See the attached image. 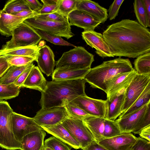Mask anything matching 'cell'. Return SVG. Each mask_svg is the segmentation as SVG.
I'll return each mask as SVG.
<instances>
[{"label":"cell","instance_id":"cell-1","mask_svg":"<svg viewBox=\"0 0 150 150\" xmlns=\"http://www.w3.org/2000/svg\"><path fill=\"white\" fill-rule=\"evenodd\" d=\"M114 57L137 58L150 52V32L137 21L123 19L108 26L103 33Z\"/></svg>","mask_w":150,"mask_h":150},{"label":"cell","instance_id":"cell-2","mask_svg":"<svg viewBox=\"0 0 150 150\" xmlns=\"http://www.w3.org/2000/svg\"><path fill=\"white\" fill-rule=\"evenodd\" d=\"M86 83L84 79L47 81L45 89L41 92V109L64 107L78 97L86 95Z\"/></svg>","mask_w":150,"mask_h":150},{"label":"cell","instance_id":"cell-3","mask_svg":"<svg viewBox=\"0 0 150 150\" xmlns=\"http://www.w3.org/2000/svg\"><path fill=\"white\" fill-rule=\"evenodd\" d=\"M133 69L129 59L119 57L91 68L84 79L92 88L101 89L106 93L108 85L114 77Z\"/></svg>","mask_w":150,"mask_h":150},{"label":"cell","instance_id":"cell-4","mask_svg":"<svg viewBox=\"0 0 150 150\" xmlns=\"http://www.w3.org/2000/svg\"><path fill=\"white\" fill-rule=\"evenodd\" d=\"M13 111L8 103L0 100V146L7 150H23L13 131L12 117Z\"/></svg>","mask_w":150,"mask_h":150},{"label":"cell","instance_id":"cell-5","mask_svg":"<svg viewBox=\"0 0 150 150\" xmlns=\"http://www.w3.org/2000/svg\"><path fill=\"white\" fill-rule=\"evenodd\" d=\"M93 55L81 46H76L64 52L55 62L56 69H91Z\"/></svg>","mask_w":150,"mask_h":150},{"label":"cell","instance_id":"cell-6","mask_svg":"<svg viewBox=\"0 0 150 150\" xmlns=\"http://www.w3.org/2000/svg\"><path fill=\"white\" fill-rule=\"evenodd\" d=\"M10 40L1 49H7L37 45L41 38L35 29L23 22L14 30Z\"/></svg>","mask_w":150,"mask_h":150},{"label":"cell","instance_id":"cell-7","mask_svg":"<svg viewBox=\"0 0 150 150\" xmlns=\"http://www.w3.org/2000/svg\"><path fill=\"white\" fill-rule=\"evenodd\" d=\"M23 22L33 29L44 31L52 35L64 37L68 39L74 35L69 21L57 22L33 17L25 20Z\"/></svg>","mask_w":150,"mask_h":150},{"label":"cell","instance_id":"cell-8","mask_svg":"<svg viewBox=\"0 0 150 150\" xmlns=\"http://www.w3.org/2000/svg\"><path fill=\"white\" fill-rule=\"evenodd\" d=\"M62 124L79 144L81 149L96 141L82 120L68 117L63 120Z\"/></svg>","mask_w":150,"mask_h":150},{"label":"cell","instance_id":"cell-9","mask_svg":"<svg viewBox=\"0 0 150 150\" xmlns=\"http://www.w3.org/2000/svg\"><path fill=\"white\" fill-rule=\"evenodd\" d=\"M150 82V74H137L126 88L121 114L133 103Z\"/></svg>","mask_w":150,"mask_h":150},{"label":"cell","instance_id":"cell-10","mask_svg":"<svg viewBox=\"0 0 150 150\" xmlns=\"http://www.w3.org/2000/svg\"><path fill=\"white\" fill-rule=\"evenodd\" d=\"M68 117L64 107H55L41 109L33 118L35 122L41 127L55 125L61 123Z\"/></svg>","mask_w":150,"mask_h":150},{"label":"cell","instance_id":"cell-11","mask_svg":"<svg viewBox=\"0 0 150 150\" xmlns=\"http://www.w3.org/2000/svg\"><path fill=\"white\" fill-rule=\"evenodd\" d=\"M72 101L90 115L105 118L106 100L93 98L86 95L78 97Z\"/></svg>","mask_w":150,"mask_h":150},{"label":"cell","instance_id":"cell-12","mask_svg":"<svg viewBox=\"0 0 150 150\" xmlns=\"http://www.w3.org/2000/svg\"><path fill=\"white\" fill-rule=\"evenodd\" d=\"M12 125L14 134L20 142L26 135L43 129L31 118L13 112L12 117Z\"/></svg>","mask_w":150,"mask_h":150},{"label":"cell","instance_id":"cell-13","mask_svg":"<svg viewBox=\"0 0 150 150\" xmlns=\"http://www.w3.org/2000/svg\"><path fill=\"white\" fill-rule=\"evenodd\" d=\"M150 113V102L126 115L116 120L122 133H131L146 115Z\"/></svg>","mask_w":150,"mask_h":150},{"label":"cell","instance_id":"cell-14","mask_svg":"<svg viewBox=\"0 0 150 150\" xmlns=\"http://www.w3.org/2000/svg\"><path fill=\"white\" fill-rule=\"evenodd\" d=\"M81 36L86 44L94 48L100 57L103 58L114 57L102 34L94 30H87L82 32Z\"/></svg>","mask_w":150,"mask_h":150},{"label":"cell","instance_id":"cell-15","mask_svg":"<svg viewBox=\"0 0 150 150\" xmlns=\"http://www.w3.org/2000/svg\"><path fill=\"white\" fill-rule=\"evenodd\" d=\"M137 139L131 133H122L98 143L108 150H130Z\"/></svg>","mask_w":150,"mask_h":150},{"label":"cell","instance_id":"cell-16","mask_svg":"<svg viewBox=\"0 0 150 150\" xmlns=\"http://www.w3.org/2000/svg\"><path fill=\"white\" fill-rule=\"evenodd\" d=\"M68 18L71 26H76L83 29L84 31L94 30L101 23L90 14L76 9L68 15Z\"/></svg>","mask_w":150,"mask_h":150},{"label":"cell","instance_id":"cell-17","mask_svg":"<svg viewBox=\"0 0 150 150\" xmlns=\"http://www.w3.org/2000/svg\"><path fill=\"white\" fill-rule=\"evenodd\" d=\"M40 71L47 76H52L55 65L53 52L48 46L40 47L36 61Z\"/></svg>","mask_w":150,"mask_h":150},{"label":"cell","instance_id":"cell-18","mask_svg":"<svg viewBox=\"0 0 150 150\" xmlns=\"http://www.w3.org/2000/svg\"><path fill=\"white\" fill-rule=\"evenodd\" d=\"M76 9L85 12L104 23L108 18V11L98 3L89 0H77Z\"/></svg>","mask_w":150,"mask_h":150},{"label":"cell","instance_id":"cell-19","mask_svg":"<svg viewBox=\"0 0 150 150\" xmlns=\"http://www.w3.org/2000/svg\"><path fill=\"white\" fill-rule=\"evenodd\" d=\"M137 74L134 69L130 72L120 74L114 77L108 85L106 93L107 98L127 87Z\"/></svg>","mask_w":150,"mask_h":150},{"label":"cell","instance_id":"cell-20","mask_svg":"<svg viewBox=\"0 0 150 150\" xmlns=\"http://www.w3.org/2000/svg\"><path fill=\"white\" fill-rule=\"evenodd\" d=\"M127 87L122 88L110 97L107 98L106 118L115 121L121 114Z\"/></svg>","mask_w":150,"mask_h":150},{"label":"cell","instance_id":"cell-21","mask_svg":"<svg viewBox=\"0 0 150 150\" xmlns=\"http://www.w3.org/2000/svg\"><path fill=\"white\" fill-rule=\"evenodd\" d=\"M27 19L5 13L0 10V34L6 37L12 36L15 29Z\"/></svg>","mask_w":150,"mask_h":150},{"label":"cell","instance_id":"cell-22","mask_svg":"<svg viewBox=\"0 0 150 150\" xmlns=\"http://www.w3.org/2000/svg\"><path fill=\"white\" fill-rule=\"evenodd\" d=\"M48 133L65 142L71 148H80L79 144L63 126L62 123L53 126H41Z\"/></svg>","mask_w":150,"mask_h":150},{"label":"cell","instance_id":"cell-23","mask_svg":"<svg viewBox=\"0 0 150 150\" xmlns=\"http://www.w3.org/2000/svg\"><path fill=\"white\" fill-rule=\"evenodd\" d=\"M46 135V132L43 129L26 135L20 142L23 150H42Z\"/></svg>","mask_w":150,"mask_h":150},{"label":"cell","instance_id":"cell-24","mask_svg":"<svg viewBox=\"0 0 150 150\" xmlns=\"http://www.w3.org/2000/svg\"><path fill=\"white\" fill-rule=\"evenodd\" d=\"M47 81L38 66L32 68L22 87L43 91L46 87Z\"/></svg>","mask_w":150,"mask_h":150},{"label":"cell","instance_id":"cell-25","mask_svg":"<svg viewBox=\"0 0 150 150\" xmlns=\"http://www.w3.org/2000/svg\"><path fill=\"white\" fill-rule=\"evenodd\" d=\"M105 118L90 116L82 120L98 143L104 139L103 132Z\"/></svg>","mask_w":150,"mask_h":150},{"label":"cell","instance_id":"cell-26","mask_svg":"<svg viewBox=\"0 0 150 150\" xmlns=\"http://www.w3.org/2000/svg\"><path fill=\"white\" fill-rule=\"evenodd\" d=\"M91 69H56L52 75V80H72L83 79Z\"/></svg>","mask_w":150,"mask_h":150},{"label":"cell","instance_id":"cell-27","mask_svg":"<svg viewBox=\"0 0 150 150\" xmlns=\"http://www.w3.org/2000/svg\"><path fill=\"white\" fill-rule=\"evenodd\" d=\"M40 48L38 45H36L7 49H1L0 56L11 55L29 57L34 58L36 61Z\"/></svg>","mask_w":150,"mask_h":150},{"label":"cell","instance_id":"cell-28","mask_svg":"<svg viewBox=\"0 0 150 150\" xmlns=\"http://www.w3.org/2000/svg\"><path fill=\"white\" fill-rule=\"evenodd\" d=\"M150 102V82L133 103L119 117L121 118L140 108Z\"/></svg>","mask_w":150,"mask_h":150},{"label":"cell","instance_id":"cell-29","mask_svg":"<svg viewBox=\"0 0 150 150\" xmlns=\"http://www.w3.org/2000/svg\"><path fill=\"white\" fill-rule=\"evenodd\" d=\"M134 64L137 74H150V52L137 57L134 60Z\"/></svg>","mask_w":150,"mask_h":150},{"label":"cell","instance_id":"cell-30","mask_svg":"<svg viewBox=\"0 0 150 150\" xmlns=\"http://www.w3.org/2000/svg\"><path fill=\"white\" fill-rule=\"evenodd\" d=\"M29 64L22 66H11L4 75L0 79V82L6 84L14 83Z\"/></svg>","mask_w":150,"mask_h":150},{"label":"cell","instance_id":"cell-31","mask_svg":"<svg viewBox=\"0 0 150 150\" xmlns=\"http://www.w3.org/2000/svg\"><path fill=\"white\" fill-rule=\"evenodd\" d=\"M2 10L6 13L13 14L30 9L25 0H10L6 2Z\"/></svg>","mask_w":150,"mask_h":150},{"label":"cell","instance_id":"cell-32","mask_svg":"<svg viewBox=\"0 0 150 150\" xmlns=\"http://www.w3.org/2000/svg\"><path fill=\"white\" fill-rule=\"evenodd\" d=\"M134 12L139 23L143 27H149L145 8L143 0H135L133 3Z\"/></svg>","mask_w":150,"mask_h":150},{"label":"cell","instance_id":"cell-33","mask_svg":"<svg viewBox=\"0 0 150 150\" xmlns=\"http://www.w3.org/2000/svg\"><path fill=\"white\" fill-rule=\"evenodd\" d=\"M20 88L14 83L6 84L0 82V100L10 99L17 97L19 93Z\"/></svg>","mask_w":150,"mask_h":150},{"label":"cell","instance_id":"cell-34","mask_svg":"<svg viewBox=\"0 0 150 150\" xmlns=\"http://www.w3.org/2000/svg\"><path fill=\"white\" fill-rule=\"evenodd\" d=\"M122 133L119 126L115 120L105 118L103 132L104 139L112 137Z\"/></svg>","mask_w":150,"mask_h":150},{"label":"cell","instance_id":"cell-35","mask_svg":"<svg viewBox=\"0 0 150 150\" xmlns=\"http://www.w3.org/2000/svg\"><path fill=\"white\" fill-rule=\"evenodd\" d=\"M69 117L82 120L86 117L91 116L71 101L64 107Z\"/></svg>","mask_w":150,"mask_h":150},{"label":"cell","instance_id":"cell-36","mask_svg":"<svg viewBox=\"0 0 150 150\" xmlns=\"http://www.w3.org/2000/svg\"><path fill=\"white\" fill-rule=\"evenodd\" d=\"M34 29L41 37V39L45 40L54 45L66 46H71L74 47H76L74 45L65 40L61 37L52 35L44 31L38 29Z\"/></svg>","mask_w":150,"mask_h":150},{"label":"cell","instance_id":"cell-37","mask_svg":"<svg viewBox=\"0 0 150 150\" xmlns=\"http://www.w3.org/2000/svg\"><path fill=\"white\" fill-rule=\"evenodd\" d=\"M5 56L11 66H25L36 60L34 58L29 57L11 55Z\"/></svg>","mask_w":150,"mask_h":150},{"label":"cell","instance_id":"cell-38","mask_svg":"<svg viewBox=\"0 0 150 150\" xmlns=\"http://www.w3.org/2000/svg\"><path fill=\"white\" fill-rule=\"evenodd\" d=\"M77 0H59L57 12L68 16L72 11L76 9Z\"/></svg>","mask_w":150,"mask_h":150},{"label":"cell","instance_id":"cell-39","mask_svg":"<svg viewBox=\"0 0 150 150\" xmlns=\"http://www.w3.org/2000/svg\"><path fill=\"white\" fill-rule=\"evenodd\" d=\"M44 147H49L53 150H71V148L67 144L53 136L45 140Z\"/></svg>","mask_w":150,"mask_h":150},{"label":"cell","instance_id":"cell-40","mask_svg":"<svg viewBox=\"0 0 150 150\" xmlns=\"http://www.w3.org/2000/svg\"><path fill=\"white\" fill-rule=\"evenodd\" d=\"M33 17L45 20L57 22L69 21L67 16L62 15L57 12L45 14H36Z\"/></svg>","mask_w":150,"mask_h":150},{"label":"cell","instance_id":"cell-41","mask_svg":"<svg viewBox=\"0 0 150 150\" xmlns=\"http://www.w3.org/2000/svg\"><path fill=\"white\" fill-rule=\"evenodd\" d=\"M124 1V0H115L110 5L108 10V18L109 20L114 19L117 16L120 7Z\"/></svg>","mask_w":150,"mask_h":150},{"label":"cell","instance_id":"cell-42","mask_svg":"<svg viewBox=\"0 0 150 150\" xmlns=\"http://www.w3.org/2000/svg\"><path fill=\"white\" fill-rule=\"evenodd\" d=\"M130 150H150V142L139 137Z\"/></svg>","mask_w":150,"mask_h":150},{"label":"cell","instance_id":"cell-43","mask_svg":"<svg viewBox=\"0 0 150 150\" xmlns=\"http://www.w3.org/2000/svg\"><path fill=\"white\" fill-rule=\"evenodd\" d=\"M35 65L33 62L30 64L25 70L18 77L14 83L21 88L26 79L33 67Z\"/></svg>","mask_w":150,"mask_h":150},{"label":"cell","instance_id":"cell-44","mask_svg":"<svg viewBox=\"0 0 150 150\" xmlns=\"http://www.w3.org/2000/svg\"><path fill=\"white\" fill-rule=\"evenodd\" d=\"M58 8V3L53 5H43L42 8L36 14H45L53 13L57 11Z\"/></svg>","mask_w":150,"mask_h":150},{"label":"cell","instance_id":"cell-45","mask_svg":"<svg viewBox=\"0 0 150 150\" xmlns=\"http://www.w3.org/2000/svg\"><path fill=\"white\" fill-rule=\"evenodd\" d=\"M11 66L5 55L0 56V77L4 75Z\"/></svg>","mask_w":150,"mask_h":150},{"label":"cell","instance_id":"cell-46","mask_svg":"<svg viewBox=\"0 0 150 150\" xmlns=\"http://www.w3.org/2000/svg\"><path fill=\"white\" fill-rule=\"evenodd\" d=\"M25 0L30 9L36 13L42 7L43 5L37 0Z\"/></svg>","mask_w":150,"mask_h":150},{"label":"cell","instance_id":"cell-47","mask_svg":"<svg viewBox=\"0 0 150 150\" xmlns=\"http://www.w3.org/2000/svg\"><path fill=\"white\" fill-rule=\"evenodd\" d=\"M36 13V12L29 10H25L12 15L20 17L25 18L27 19L33 17Z\"/></svg>","mask_w":150,"mask_h":150},{"label":"cell","instance_id":"cell-48","mask_svg":"<svg viewBox=\"0 0 150 150\" xmlns=\"http://www.w3.org/2000/svg\"><path fill=\"white\" fill-rule=\"evenodd\" d=\"M82 149L83 150H108L100 145L95 141L92 142Z\"/></svg>","mask_w":150,"mask_h":150},{"label":"cell","instance_id":"cell-49","mask_svg":"<svg viewBox=\"0 0 150 150\" xmlns=\"http://www.w3.org/2000/svg\"><path fill=\"white\" fill-rule=\"evenodd\" d=\"M139 134L140 137L150 142V125L142 129Z\"/></svg>","mask_w":150,"mask_h":150},{"label":"cell","instance_id":"cell-50","mask_svg":"<svg viewBox=\"0 0 150 150\" xmlns=\"http://www.w3.org/2000/svg\"><path fill=\"white\" fill-rule=\"evenodd\" d=\"M148 22L150 24V0H143Z\"/></svg>","mask_w":150,"mask_h":150},{"label":"cell","instance_id":"cell-51","mask_svg":"<svg viewBox=\"0 0 150 150\" xmlns=\"http://www.w3.org/2000/svg\"><path fill=\"white\" fill-rule=\"evenodd\" d=\"M59 0H41L43 5H51L57 4Z\"/></svg>","mask_w":150,"mask_h":150},{"label":"cell","instance_id":"cell-52","mask_svg":"<svg viewBox=\"0 0 150 150\" xmlns=\"http://www.w3.org/2000/svg\"><path fill=\"white\" fill-rule=\"evenodd\" d=\"M44 43H45V42H44V41H41L40 42L38 46L40 47H42L45 45H45V44H44Z\"/></svg>","mask_w":150,"mask_h":150},{"label":"cell","instance_id":"cell-53","mask_svg":"<svg viewBox=\"0 0 150 150\" xmlns=\"http://www.w3.org/2000/svg\"><path fill=\"white\" fill-rule=\"evenodd\" d=\"M42 150H53L52 149L48 147H44Z\"/></svg>","mask_w":150,"mask_h":150}]
</instances>
